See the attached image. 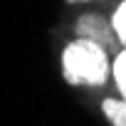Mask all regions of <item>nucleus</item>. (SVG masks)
Listing matches in <instances>:
<instances>
[{
    "instance_id": "1",
    "label": "nucleus",
    "mask_w": 126,
    "mask_h": 126,
    "mask_svg": "<svg viewBox=\"0 0 126 126\" xmlns=\"http://www.w3.org/2000/svg\"><path fill=\"white\" fill-rule=\"evenodd\" d=\"M111 64L106 52L89 42V40H74L62 49V74L69 84L77 87H104L109 79Z\"/></svg>"
},
{
    "instance_id": "2",
    "label": "nucleus",
    "mask_w": 126,
    "mask_h": 126,
    "mask_svg": "<svg viewBox=\"0 0 126 126\" xmlns=\"http://www.w3.org/2000/svg\"><path fill=\"white\" fill-rule=\"evenodd\" d=\"M77 37L99 45L104 52H114L119 45V40L111 30V22H106L101 15H82L77 20Z\"/></svg>"
},
{
    "instance_id": "3",
    "label": "nucleus",
    "mask_w": 126,
    "mask_h": 126,
    "mask_svg": "<svg viewBox=\"0 0 126 126\" xmlns=\"http://www.w3.org/2000/svg\"><path fill=\"white\" fill-rule=\"evenodd\" d=\"M101 111L111 121V126H126V101L124 99H104Z\"/></svg>"
},
{
    "instance_id": "4",
    "label": "nucleus",
    "mask_w": 126,
    "mask_h": 126,
    "mask_svg": "<svg viewBox=\"0 0 126 126\" xmlns=\"http://www.w3.org/2000/svg\"><path fill=\"white\" fill-rule=\"evenodd\" d=\"M111 72H114V82H116V89H119L121 99L126 101V49H121V52L116 54Z\"/></svg>"
},
{
    "instance_id": "5",
    "label": "nucleus",
    "mask_w": 126,
    "mask_h": 126,
    "mask_svg": "<svg viewBox=\"0 0 126 126\" xmlns=\"http://www.w3.org/2000/svg\"><path fill=\"white\" fill-rule=\"evenodd\" d=\"M111 30H114L116 40H119L121 45H126V3H121V5L116 8V13H114V17H111Z\"/></svg>"
}]
</instances>
